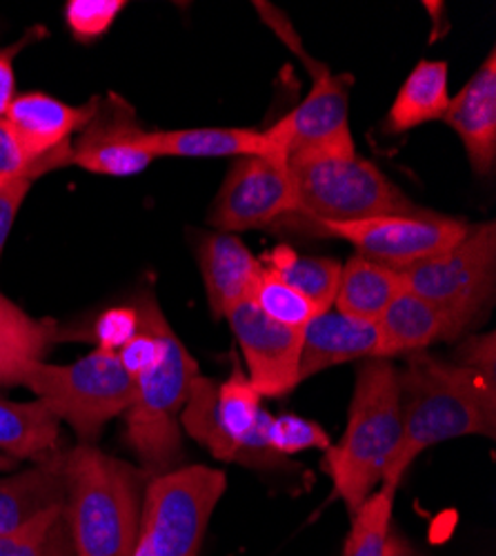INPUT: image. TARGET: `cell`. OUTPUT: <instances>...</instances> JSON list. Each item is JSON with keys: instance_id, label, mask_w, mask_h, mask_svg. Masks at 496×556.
<instances>
[{"instance_id": "obj_1", "label": "cell", "mask_w": 496, "mask_h": 556, "mask_svg": "<svg viewBox=\"0 0 496 556\" xmlns=\"http://www.w3.org/2000/svg\"><path fill=\"white\" fill-rule=\"evenodd\" d=\"M400 445L379 488L396 492L403 475L432 445L461 437L496 434V379L428 352L410 354L398 369Z\"/></svg>"}, {"instance_id": "obj_2", "label": "cell", "mask_w": 496, "mask_h": 556, "mask_svg": "<svg viewBox=\"0 0 496 556\" xmlns=\"http://www.w3.org/2000/svg\"><path fill=\"white\" fill-rule=\"evenodd\" d=\"M65 481L76 556H129L141 532L150 477L97 445L78 443L65 450Z\"/></svg>"}, {"instance_id": "obj_3", "label": "cell", "mask_w": 496, "mask_h": 556, "mask_svg": "<svg viewBox=\"0 0 496 556\" xmlns=\"http://www.w3.org/2000/svg\"><path fill=\"white\" fill-rule=\"evenodd\" d=\"M398 367L390 358H366L358 367L347 426L341 441L326 450L323 470L349 515L381 485L400 445Z\"/></svg>"}, {"instance_id": "obj_4", "label": "cell", "mask_w": 496, "mask_h": 556, "mask_svg": "<svg viewBox=\"0 0 496 556\" xmlns=\"http://www.w3.org/2000/svg\"><path fill=\"white\" fill-rule=\"evenodd\" d=\"M296 218L311 231L326 223H349L419 210L372 161L356 150H317L288 159Z\"/></svg>"}, {"instance_id": "obj_5", "label": "cell", "mask_w": 496, "mask_h": 556, "mask_svg": "<svg viewBox=\"0 0 496 556\" xmlns=\"http://www.w3.org/2000/svg\"><path fill=\"white\" fill-rule=\"evenodd\" d=\"M196 377H201L199 363L167 326L163 352L150 372L133 381V399L125 412V439L150 479L180 468V412Z\"/></svg>"}, {"instance_id": "obj_6", "label": "cell", "mask_w": 496, "mask_h": 556, "mask_svg": "<svg viewBox=\"0 0 496 556\" xmlns=\"http://www.w3.org/2000/svg\"><path fill=\"white\" fill-rule=\"evenodd\" d=\"M263 396L234 365L228 381L196 377L180 412V428L205 445L212 456L254 470H292L290 458L269 452L263 441Z\"/></svg>"}, {"instance_id": "obj_7", "label": "cell", "mask_w": 496, "mask_h": 556, "mask_svg": "<svg viewBox=\"0 0 496 556\" xmlns=\"http://www.w3.org/2000/svg\"><path fill=\"white\" fill-rule=\"evenodd\" d=\"M36 401L67 424L78 443L97 445L103 428L125 414L133 399V381L123 369L116 352L94 350L74 363H34L23 375Z\"/></svg>"}, {"instance_id": "obj_8", "label": "cell", "mask_w": 496, "mask_h": 556, "mask_svg": "<svg viewBox=\"0 0 496 556\" xmlns=\"http://www.w3.org/2000/svg\"><path fill=\"white\" fill-rule=\"evenodd\" d=\"M496 223L470 225L449 250L398 269L403 288L436 305L455 326L457 337L485 316L494 296Z\"/></svg>"}, {"instance_id": "obj_9", "label": "cell", "mask_w": 496, "mask_h": 556, "mask_svg": "<svg viewBox=\"0 0 496 556\" xmlns=\"http://www.w3.org/2000/svg\"><path fill=\"white\" fill-rule=\"evenodd\" d=\"M228 488V477L207 466H186L148 481L141 534L156 556H199L207 523Z\"/></svg>"}, {"instance_id": "obj_10", "label": "cell", "mask_w": 496, "mask_h": 556, "mask_svg": "<svg viewBox=\"0 0 496 556\" xmlns=\"http://www.w3.org/2000/svg\"><path fill=\"white\" fill-rule=\"evenodd\" d=\"M468 229L470 225L463 218L415 210L349 223H326L314 229V235L341 239L360 256L403 269L457 245Z\"/></svg>"}, {"instance_id": "obj_11", "label": "cell", "mask_w": 496, "mask_h": 556, "mask_svg": "<svg viewBox=\"0 0 496 556\" xmlns=\"http://www.w3.org/2000/svg\"><path fill=\"white\" fill-rule=\"evenodd\" d=\"M296 194L288 163L263 156L237 159L212 203L216 231L239 235L283 223L294 214Z\"/></svg>"}, {"instance_id": "obj_12", "label": "cell", "mask_w": 496, "mask_h": 556, "mask_svg": "<svg viewBox=\"0 0 496 556\" xmlns=\"http://www.w3.org/2000/svg\"><path fill=\"white\" fill-rule=\"evenodd\" d=\"M311 67L314 85L307 97L265 129L285 161L317 150H356L349 131V76H334L323 65Z\"/></svg>"}, {"instance_id": "obj_13", "label": "cell", "mask_w": 496, "mask_h": 556, "mask_svg": "<svg viewBox=\"0 0 496 556\" xmlns=\"http://www.w3.org/2000/svg\"><path fill=\"white\" fill-rule=\"evenodd\" d=\"M101 97L85 105H69L44 91H23L12 101L5 123L27 156L42 174L69 165L72 141L94 118Z\"/></svg>"}, {"instance_id": "obj_14", "label": "cell", "mask_w": 496, "mask_h": 556, "mask_svg": "<svg viewBox=\"0 0 496 556\" xmlns=\"http://www.w3.org/2000/svg\"><path fill=\"white\" fill-rule=\"evenodd\" d=\"M232 334L245 356L250 383L263 399L288 396L301 383L303 330L269 320L247 299L228 314Z\"/></svg>"}, {"instance_id": "obj_15", "label": "cell", "mask_w": 496, "mask_h": 556, "mask_svg": "<svg viewBox=\"0 0 496 556\" xmlns=\"http://www.w3.org/2000/svg\"><path fill=\"white\" fill-rule=\"evenodd\" d=\"M145 134L133 108L110 94L72 141L69 165L101 176H137L156 161L145 146Z\"/></svg>"}, {"instance_id": "obj_16", "label": "cell", "mask_w": 496, "mask_h": 556, "mask_svg": "<svg viewBox=\"0 0 496 556\" xmlns=\"http://www.w3.org/2000/svg\"><path fill=\"white\" fill-rule=\"evenodd\" d=\"M457 131L470 165L476 174L487 176L496 165V50L492 48L483 65L461 87L443 118Z\"/></svg>"}, {"instance_id": "obj_17", "label": "cell", "mask_w": 496, "mask_h": 556, "mask_svg": "<svg viewBox=\"0 0 496 556\" xmlns=\"http://www.w3.org/2000/svg\"><path fill=\"white\" fill-rule=\"evenodd\" d=\"M379 358L377 323L347 316L339 309H326L303 328L301 383L349 361Z\"/></svg>"}, {"instance_id": "obj_18", "label": "cell", "mask_w": 496, "mask_h": 556, "mask_svg": "<svg viewBox=\"0 0 496 556\" xmlns=\"http://www.w3.org/2000/svg\"><path fill=\"white\" fill-rule=\"evenodd\" d=\"M196 254L209 309L216 318H225L234 305L250 299L263 263L237 235L225 231L203 237Z\"/></svg>"}, {"instance_id": "obj_19", "label": "cell", "mask_w": 496, "mask_h": 556, "mask_svg": "<svg viewBox=\"0 0 496 556\" xmlns=\"http://www.w3.org/2000/svg\"><path fill=\"white\" fill-rule=\"evenodd\" d=\"M145 146L154 159H222V156H263L288 163L269 141L265 131L245 127H194L148 131Z\"/></svg>"}, {"instance_id": "obj_20", "label": "cell", "mask_w": 496, "mask_h": 556, "mask_svg": "<svg viewBox=\"0 0 496 556\" xmlns=\"http://www.w3.org/2000/svg\"><path fill=\"white\" fill-rule=\"evenodd\" d=\"M65 501V450H61L27 470L0 477V534L23 528Z\"/></svg>"}, {"instance_id": "obj_21", "label": "cell", "mask_w": 496, "mask_h": 556, "mask_svg": "<svg viewBox=\"0 0 496 556\" xmlns=\"http://www.w3.org/2000/svg\"><path fill=\"white\" fill-rule=\"evenodd\" d=\"M379 358L425 352L436 341L457 339L449 318L430 301L405 290L377 320Z\"/></svg>"}, {"instance_id": "obj_22", "label": "cell", "mask_w": 496, "mask_h": 556, "mask_svg": "<svg viewBox=\"0 0 496 556\" xmlns=\"http://www.w3.org/2000/svg\"><path fill=\"white\" fill-rule=\"evenodd\" d=\"M56 320L34 318L0 294V386H21L23 375L63 339Z\"/></svg>"}, {"instance_id": "obj_23", "label": "cell", "mask_w": 496, "mask_h": 556, "mask_svg": "<svg viewBox=\"0 0 496 556\" xmlns=\"http://www.w3.org/2000/svg\"><path fill=\"white\" fill-rule=\"evenodd\" d=\"M403 292L398 269L354 254L341 267L334 309L377 323L387 305Z\"/></svg>"}, {"instance_id": "obj_24", "label": "cell", "mask_w": 496, "mask_h": 556, "mask_svg": "<svg viewBox=\"0 0 496 556\" xmlns=\"http://www.w3.org/2000/svg\"><path fill=\"white\" fill-rule=\"evenodd\" d=\"M449 67L445 61H419L400 85L385 116L387 134H405L425 123L441 121L449 105Z\"/></svg>"}, {"instance_id": "obj_25", "label": "cell", "mask_w": 496, "mask_h": 556, "mask_svg": "<svg viewBox=\"0 0 496 556\" xmlns=\"http://www.w3.org/2000/svg\"><path fill=\"white\" fill-rule=\"evenodd\" d=\"M61 441V421L40 401H0V452L16 463L50 458Z\"/></svg>"}, {"instance_id": "obj_26", "label": "cell", "mask_w": 496, "mask_h": 556, "mask_svg": "<svg viewBox=\"0 0 496 556\" xmlns=\"http://www.w3.org/2000/svg\"><path fill=\"white\" fill-rule=\"evenodd\" d=\"M260 263L321 312L334 307L343 267L341 261L328 256H303L290 245H277L260 256Z\"/></svg>"}, {"instance_id": "obj_27", "label": "cell", "mask_w": 496, "mask_h": 556, "mask_svg": "<svg viewBox=\"0 0 496 556\" xmlns=\"http://www.w3.org/2000/svg\"><path fill=\"white\" fill-rule=\"evenodd\" d=\"M0 556H76L65 505L48 509L14 532L0 534Z\"/></svg>"}, {"instance_id": "obj_28", "label": "cell", "mask_w": 496, "mask_h": 556, "mask_svg": "<svg viewBox=\"0 0 496 556\" xmlns=\"http://www.w3.org/2000/svg\"><path fill=\"white\" fill-rule=\"evenodd\" d=\"M392 490L379 488L352 515V530L347 534L343 556H385L387 536L392 532Z\"/></svg>"}, {"instance_id": "obj_29", "label": "cell", "mask_w": 496, "mask_h": 556, "mask_svg": "<svg viewBox=\"0 0 496 556\" xmlns=\"http://www.w3.org/2000/svg\"><path fill=\"white\" fill-rule=\"evenodd\" d=\"M250 301L269 320L292 330H303L314 316L321 314L317 305L307 301L292 286H288L283 278H279L275 271H269L265 267L250 294Z\"/></svg>"}, {"instance_id": "obj_30", "label": "cell", "mask_w": 496, "mask_h": 556, "mask_svg": "<svg viewBox=\"0 0 496 556\" xmlns=\"http://www.w3.org/2000/svg\"><path fill=\"white\" fill-rule=\"evenodd\" d=\"M263 441L265 447L281 456L290 458L294 454L307 452V450H330L332 441L330 434L317 424L309 421L298 414H265L263 421Z\"/></svg>"}, {"instance_id": "obj_31", "label": "cell", "mask_w": 496, "mask_h": 556, "mask_svg": "<svg viewBox=\"0 0 496 556\" xmlns=\"http://www.w3.org/2000/svg\"><path fill=\"white\" fill-rule=\"evenodd\" d=\"M125 8V0H69L65 5V25L78 42L89 45L112 29Z\"/></svg>"}, {"instance_id": "obj_32", "label": "cell", "mask_w": 496, "mask_h": 556, "mask_svg": "<svg viewBox=\"0 0 496 556\" xmlns=\"http://www.w3.org/2000/svg\"><path fill=\"white\" fill-rule=\"evenodd\" d=\"M139 330L141 318L133 303L125 307H112L97 318L92 328V341L97 343V350L118 352L123 345H127L139 334Z\"/></svg>"}, {"instance_id": "obj_33", "label": "cell", "mask_w": 496, "mask_h": 556, "mask_svg": "<svg viewBox=\"0 0 496 556\" xmlns=\"http://www.w3.org/2000/svg\"><path fill=\"white\" fill-rule=\"evenodd\" d=\"M21 178H40V172L23 154L16 136L12 134L5 118L0 121V185H8Z\"/></svg>"}, {"instance_id": "obj_34", "label": "cell", "mask_w": 496, "mask_h": 556, "mask_svg": "<svg viewBox=\"0 0 496 556\" xmlns=\"http://www.w3.org/2000/svg\"><path fill=\"white\" fill-rule=\"evenodd\" d=\"M42 27L29 29L21 40L8 45V48L0 50V121L5 118L12 101L16 99V72H14V61L16 56L27 48V45L40 36H44Z\"/></svg>"}, {"instance_id": "obj_35", "label": "cell", "mask_w": 496, "mask_h": 556, "mask_svg": "<svg viewBox=\"0 0 496 556\" xmlns=\"http://www.w3.org/2000/svg\"><path fill=\"white\" fill-rule=\"evenodd\" d=\"M34 180L31 178H21L8 185H0V258H3L10 231L16 223V216L31 190Z\"/></svg>"}, {"instance_id": "obj_36", "label": "cell", "mask_w": 496, "mask_h": 556, "mask_svg": "<svg viewBox=\"0 0 496 556\" xmlns=\"http://www.w3.org/2000/svg\"><path fill=\"white\" fill-rule=\"evenodd\" d=\"M457 363L476 369L487 377L496 379V348H494V334H481L470 337L459 350H457Z\"/></svg>"}, {"instance_id": "obj_37", "label": "cell", "mask_w": 496, "mask_h": 556, "mask_svg": "<svg viewBox=\"0 0 496 556\" xmlns=\"http://www.w3.org/2000/svg\"><path fill=\"white\" fill-rule=\"evenodd\" d=\"M385 556H421V554L410 545L408 539H405L403 534H398V532L392 530L390 536H387Z\"/></svg>"}, {"instance_id": "obj_38", "label": "cell", "mask_w": 496, "mask_h": 556, "mask_svg": "<svg viewBox=\"0 0 496 556\" xmlns=\"http://www.w3.org/2000/svg\"><path fill=\"white\" fill-rule=\"evenodd\" d=\"M129 556H156V552H154V547H152L150 539H148L145 534H141V532H139L137 545H133V549H131V554H129Z\"/></svg>"}, {"instance_id": "obj_39", "label": "cell", "mask_w": 496, "mask_h": 556, "mask_svg": "<svg viewBox=\"0 0 496 556\" xmlns=\"http://www.w3.org/2000/svg\"><path fill=\"white\" fill-rule=\"evenodd\" d=\"M16 466H18V463L14 458H10L8 454L0 452V472H12V470H16Z\"/></svg>"}]
</instances>
